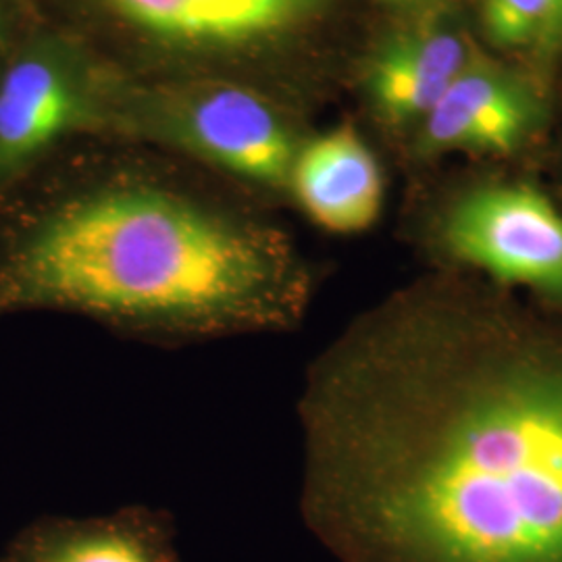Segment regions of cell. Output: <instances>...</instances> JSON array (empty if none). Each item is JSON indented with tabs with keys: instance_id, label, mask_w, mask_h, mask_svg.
Here are the masks:
<instances>
[{
	"instance_id": "6da1fadb",
	"label": "cell",
	"mask_w": 562,
	"mask_h": 562,
	"mask_svg": "<svg viewBox=\"0 0 562 562\" xmlns=\"http://www.w3.org/2000/svg\"><path fill=\"white\" fill-rule=\"evenodd\" d=\"M302 517L340 562H562V313L436 273L311 364Z\"/></svg>"
},
{
	"instance_id": "7a4b0ae2",
	"label": "cell",
	"mask_w": 562,
	"mask_h": 562,
	"mask_svg": "<svg viewBox=\"0 0 562 562\" xmlns=\"http://www.w3.org/2000/svg\"><path fill=\"white\" fill-rule=\"evenodd\" d=\"M313 290L278 229L142 181L60 202L0 267V308H55L171 338L292 329Z\"/></svg>"
},
{
	"instance_id": "3957f363",
	"label": "cell",
	"mask_w": 562,
	"mask_h": 562,
	"mask_svg": "<svg viewBox=\"0 0 562 562\" xmlns=\"http://www.w3.org/2000/svg\"><path fill=\"white\" fill-rule=\"evenodd\" d=\"M440 273L485 281L562 313V206L522 178L471 181L425 223Z\"/></svg>"
},
{
	"instance_id": "277c9868",
	"label": "cell",
	"mask_w": 562,
	"mask_h": 562,
	"mask_svg": "<svg viewBox=\"0 0 562 562\" xmlns=\"http://www.w3.org/2000/svg\"><path fill=\"white\" fill-rule=\"evenodd\" d=\"M176 134L204 161L269 190H288L301 148L267 102L234 86L188 102Z\"/></svg>"
},
{
	"instance_id": "5b68a950",
	"label": "cell",
	"mask_w": 562,
	"mask_h": 562,
	"mask_svg": "<svg viewBox=\"0 0 562 562\" xmlns=\"http://www.w3.org/2000/svg\"><path fill=\"white\" fill-rule=\"evenodd\" d=\"M538 115V101L521 80L471 60L422 121L417 155L423 159L446 153L510 157L529 140Z\"/></svg>"
},
{
	"instance_id": "8992f818",
	"label": "cell",
	"mask_w": 562,
	"mask_h": 562,
	"mask_svg": "<svg viewBox=\"0 0 562 562\" xmlns=\"http://www.w3.org/2000/svg\"><path fill=\"white\" fill-rule=\"evenodd\" d=\"M288 192L317 227L357 236L382 217L385 176L361 134L352 125H340L302 144Z\"/></svg>"
},
{
	"instance_id": "52a82bcc",
	"label": "cell",
	"mask_w": 562,
	"mask_h": 562,
	"mask_svg": "<svg viewBox=\"0 0 562 562\" xmlns=\"http://www.w3.org/2000/svg\"><path fill=\"white\" fill-rule=\"evenodd\" d=\"M83 117L74 67L57 48L38 46L0 80V183L34 161Z\"/></svg>"
},
{
	"instance_id": "ba28073f",
	"label": "cell",
	"mask_w": 562,
	"mask_h": 562,
	"mask_svg": "<svg viewBox=\"0 0 562 562\" xmlns=\"http://www.w3.org/2000/svg\"><path fill=\"white\" fill-rule=\"evenodd\" d=\"M121 20L159 41L240 46L304 25L325 0H104Z\"/></svg>"
},
{
	"instance_id": "9c48e42d",
	"label": "cell",
	"mask_w": 562,
	"mask_h": 562,
	"mask_svg": "<svg viewBox=\"0 0 562 562\" xmlns=\"http://www.w3.org/2000/svg\"><path fill=\"white\" fill-rule=\"evenodd\" d=\"M2 562H180L161 513L123 508L94 519H46L25 529Z\"/></svg>"
},
{
	"instance_id": "30bf717a",
	"label": "cell",
	"mask_w": 562,
	"mask_h": 562,
	"mask_svg": "<svg viewBox=\"0 0 562 562\" xmlns=\"http://www.w3.org/2000/svg\"><path fill=\"white\" fill-rule=\"evenodd\" d=\"M469 63L467 44L450 30H413L375 53L367 71V90L387 123H422Z\"/></svg>"
},
{
	"instance_id": "8fae6325",
	"label": "cell",
	"mask_w": 562,
	"mask_h": 562,
	"mask_svg": "<svg viewBox=\"0 0 562 562\" xmlns=\"http://www.w3.org/2000/svg\"><path fill=\"white\" fill-rule=\"evenodd\" d=\"M483 23L504 46L542 41L562 23V0H485Z\"/></svg>"
},
{
	"instance_id": "7c38bea8",
	"label": "cell",
	"mask_w": 562,
	"mask_h": 562,
	"mask_svg": "<svg viewBox=\"0 0 562 562\" xmlns=\"http://www.w3.org/2000/svg\"><path fill=\"white\" fill-rule=\"evenodd\" d=\"M387 2L398 7H423V4H429L431 0H387Z\"/></svg>"
}]
</instances>
